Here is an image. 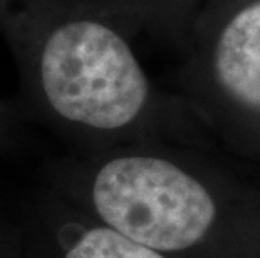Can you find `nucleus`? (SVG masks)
<instances>
[{"instance_id": "f257e3e1", "label": "nucleus", "mask_w": 260, "mask_h": 258, "mask_svg": "<svg viewBox=\"0 0 260 258\" xmlns=\"http://www.w3.org/2000/svg\"><path fill=\"white\" fill-rule=\"evenodd\" d=\"M27 114L87 155L138 144L154 116L146 70L104 0H0Z\"/></svg>"}, {"instance_id": "f03ea898", "label": "nucleus", "mask_w": 260, "mask_h": 258, "mask_svg": "<svg viewBox=\"0 0 260 258\" xmlns=\"http://www.w3.org/2000/svg\"><path fill=\"white\" fill-rule=\"evenodd\" d=\"M25 258H167L41 183L17 208Z\"/></svg>"}, {"instance_id": "7ed1b4c3", "label": "nucleus", "mask_w": 260, "mask_h": 258, "mask_svg": "<svg viewBox=\"0 0 260 258\" xmlns=\"http://www.w3.org/2000/svg\"><path fill=\"white\" fill-rule=\"evenodd\" d=\"M197 74L212 94L260 111V0L208 22Z\"/></svg>"}, {"instance_id": "20e7f679", "label": "nucleus", "mask_w": 260, "mask_h": 258, "mask_svg": "<svg viewBox=\"0 0 260 258\" xmlns=\"http://www.w3.org/2000/svg\"><path fill=\"white\" fill-rule=\"evenodd\" d=\"M0 258H25L17 213L0 205Z\"/></svg>"}, {"instance_id": "39448f33", "label": "nucleus", "mask_w": 260, "mask_h": 258, "mask_svg": "<svg viewBox=\"0 0 260 258\" xmlns=\"http://www.w3.org/2000/svg\"><path fill=\"white\" fill-rule=\"evenodd\" d=\"M22 139V116L19 109L0 99V155L15 151Z\"/></svg>"}]
</instances>
